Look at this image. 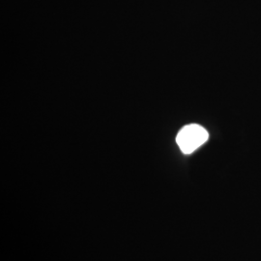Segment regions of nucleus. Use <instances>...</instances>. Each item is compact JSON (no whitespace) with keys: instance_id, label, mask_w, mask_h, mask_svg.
<instances>
[{"instance_id":"1","label":"nucleus","mask_w":261,"mask_h":261,"mask_svg":"<svg viewBox=\"0 0 261 261\" xmlns=\"http://www.w3.org/2000/svg\"><path fill=\"white\" fill-rule=\"evenodd\" d=\"M208 132L197 124H191L178 133L176 142L185 154H191L200 147L208 140Z\"/></svg>"}]
</instances>
